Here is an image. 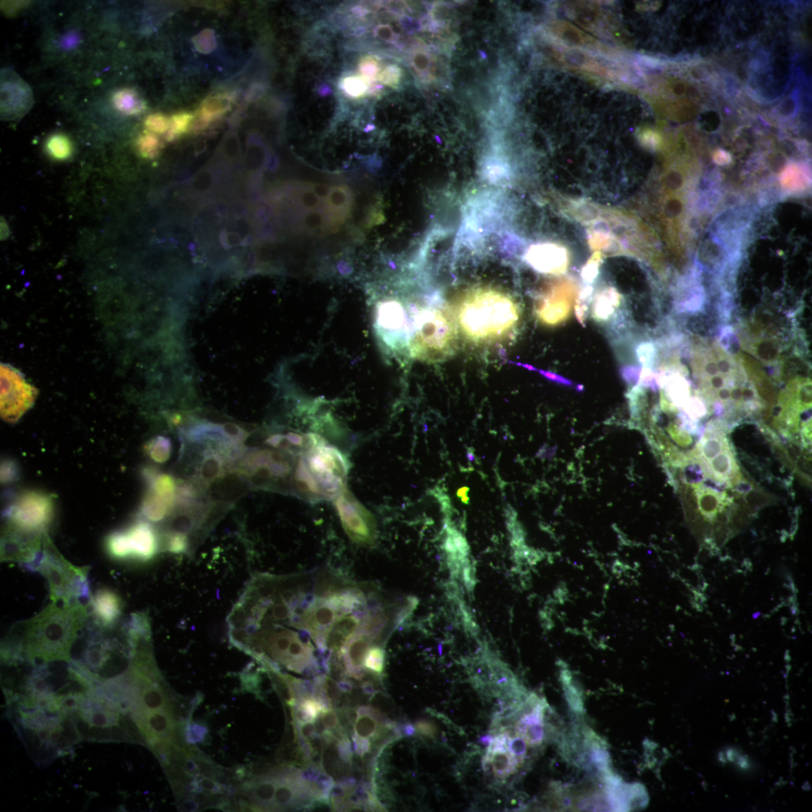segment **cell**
Segmentation results:
<instances>
[{
  "label": "cell",
  "mask_w": 812,
  "mask_h": 812,
  "mask_svg": "<svg viewBox=\"0 0 812 812\" xmlns=\"http://www.w3.org/2000/svg\"><path fill=\"white\" fill-rule=\"evenodd\" d=\"M452 309L465 338L480 346L511 340L522 318V308L513 297L488 287L467 290Z\"/></svg>",
  "instance_id": "cell-1"
},
{
  "label": "cell",
  "mask_w": 812,
  "mask_h": 812,
  "mask_svg": "<svg viewBox=\"0 0 812 812\" xmlns=\"http://www.w3.org/2000/svg\"><path fill=\"white\" fill-rule=\"evenodd\" d=\"M88 617V606L84 603L52 602L35 617L15 625L13 640L21 645L30 658L67 660Z\"/></svg>",
  "instance_id": "cell-2"
},
{
  "label": "cell",
  "mask_w": 812,
  "mask_h": 812,
  "mask_svg": "<svg viewBox=\"0 0 812 812\" xmlns=\"http://www.w3.org/2000/svg\"><path fill=\"white\" fill-rule=\"evenodd\" d=\"M411 336L408 351L415 360L439 364L451 359L459 349V328L452 307L439 301L409 311Z\"/></svg>",
  "instance_id": "cell-3"
},
{
  "label": "cell",
  "mask_w": 812,
  "mask_h": 812,
  "mask_svg": "<svg viewBox=\"0 0 812 812\" xmlns=\"http://www.w3.org/2000/svg\"><path fill=\"white\" fill-rule=\"evenodd\" d=\"M89 567H78L69 563L44 539L43 556L36 572L48 581L51 601L62 605L83 603L91 600Z\"/></svg>",
  "instance_id": "cell-4"
},
{
  "label": "cell",
  "mask_w": 812,
  "mask_h": 812,
  "mask_svg": "<svg viewBox=\"0 0 812 812\" xmlns=\"http://www.w3.org/2000/svg\"><path fill=\"white\" fill-rule=\"evenodd\" d=\"M302 454L322 500L333 498L345 490L349 462L340 451L320 436L310 434Z\"/></svg>",
  "instance_id": "cell-5"
},
{
  "label": "cell",
  "mask_w": 812,
  "mask_h": 812,
  "mask_svg": "<svg viewBox=\"0 0 812 812\" xmlns=\"http://www.w3.org/2000/svg\"><path fill=\"white\" fill-rule=\"evenodd\" d=\"M375 326L378 336L388 349L396 351L408 350L411 323L409 310L400 301L387 299L378 302Z\"/></svg>",
  "instance_id": "cell-6"
},
{
  "label": "cell",
  "mask_w": 812,
  "mask_h": 812,
  "mask_svg": "<svg viewBox=\"0 0 812 812\" xmlns=\"http://www.w3.org/2000/svg\"><path fill=\"white\" fill-rule=\"evenodd\" d=\"M1 416L7 422H17L35 403L38 390L10 364H1Z\"/></svg>",
  "instance_id": "cell-7"
},
{
  "label": "cell",
  "mask_w": 812,
  "mask_h": 812,
  "mask_svg": "<svg viewBox=\"0 0 812 812\" xmlns=\"http://www.w3.org/2000/svg\"><path fill=\"white\" fill-rule=\"evenodd\" d=\"M335 507L351 540L361 546H372L377 538V525L371 512L348 489L337 496Z\"/></svg>",
  "instance_id": "cell-8"
},
{
  "label": "cell",
  "mask_w": 812,
  "mask_h": 812,
  "mask_svg": "<svg viewBox=\"0 0 812 812\" xmlns=\"http://www.w3.org/2000/svg\"><path fill=\"white\" fill-rule=\"evenodd\" d=\"M54 506L49 496L31 491L22 494L8 511L10 525L23 531L43 533L51 522Z\"/></svg>",
  "instance_id": "cell-9"
},
{
  "label": "cell",
  "mask_w": 812,
  "mask_h": 812,
  "mask_svg": "<svg viewBox=\"0 0 812 812\" xmlns=\"http://www.w3.org/2000/svg\"><path fill=\"white\" fill-rule=\"evenodd\" d=\"M41 535L9 524L2 540V561L18 562L27 570L36 572L43 553Z\"/></svg>",
  "instance_id": "cell-10"
},
{
  "label": "cell",
  "mask_w": 812,
  "mask_h": 812,
  "mask_svg": "<svg viewBox=\"0 0 812 812\" xmlns=\"http://www.w3.org/2000/svg\"><path fill=\"white\" fill-rule=\"evenodd\" d=\"M2 120L17 121L25 117L34 106V93L29 84L11 69L1 70L0 80Z\"/></svg>",
  "instance_id": "cell-11"
},
{
  "label": "cell",
  "mask_w": 812,
  "mask_h": 812,
  "mask_svg": "<svg viewBox=\"0 0 812 812\" xmlns=\"http://www.w3.org/2000/svg\"><path fill=\"white\" fill-rule=\"evenodd\" d=\"M575 289L559 283L548 289L536 301L535 317L541 325L556 327L571 317L574 308Z\"/></svg>",
  "instance_id": "cell-12"
},
{
  "label": "cell",
  "mask_w": 812,
  "mask_h": 812,
  "mask_svg": "<svg viewBox=\"0 0 812 812\" xmlns=\"http://www.w3.org/2000/svg\"><path fill=\"white\" fill-rule=\"evenodd\" d=\"M546 706L535 695L526 699L515 712L519 717L515 722L514 732L522 738L527 745H541L546 737L545 711Z\"/></svg>",
  "instance_id": "cell-13"
},
{
  "label": "cell",
  "mask_w": 812,
  "mask_h": 812,
  "mask_svg": "<svg viewBox=\"0 0 812 812\" xmlns=\"http://www.w3.org/2000/svg\"><path fill=\"white\" fill-rule=\"evenodd\" d=\"M721 437H709L704 439V447L701 448L704 452L705 469L708 470L709 476L720 483H726L732 477V469L735 465L733 462L732 454L730 452L726 439L721 441Z\"/></svg>",
  "instance_id": "cell-14"
},
{
  "label": "cell",
  "mask_w": 812,
  "mask_h": 812,
  "mask_svg": "<svg viewBox=\"0 0 812 812\" xmlns=\"http://www.w3.org/2000/svg\"><path fill=\"white\" fill-rule=\"evenodd\" d=\"M525 259L533 269L548 275L564 273L568 267L565 250L553 244H540L531 246Z\"/></svg>",
  "instance_id": "cell-15"
},
{
  "label": "cell",
  "mask_w": 812,
  "mask_h": 812,
  "mask_svg": "<svg viewBox=\"0 0 812 812\" xmlns=\"http://www.w3.org/2000/svg\"><path fill=\"white\" fill-rule=\"evenodd\" d=\"M124 533L127 536L130 559L146 562L159 553V536L151 524L137 522Z\"/></svg>",
  "instance_id": "cell-16"
},
{
  "label": "cell",
  "mask_w": 812,
  "mask_h": 812,
  "mask_svg": "<svg viewBox=\"0 0 812 812\" xmlns=\"http://www.w3.org/2000/svg\"><path fill=\"white\" fill-rule=\"evenodd\" d=\"M94 623L106 628L117 625L122 613V601L119 596L108 588L100 589L91 597Z\"/></svg>",
  "instance_id": "cell-17"
},
{
  "label": "cell",
  "mask_w": 812,
  "mask_h": 812,
  "mask_svg": "<svg viewBox=\"0 0 812 812\" xmlns=\"http://www.w3.org/2000/svg\"><path fill=\"white\" fill-rule=\"evenodd\" d=\"M373 636L360 631L350 638L342 648L345 664L349 673L360 680L365 675L364 661L371 644Z\"/></svg>",
  "instance_id": "cell-18"
},
{
  "label": "cell",
  "mask_w": 812,
  "mask_h": 812,
  "mask_svg": "<svg viewBox=\"0 0 812 812\" xmlns=\"http://www.w3.org/2000/svg\"><path fill=\"white\" fill-rule=\"evenodd\" d=\"M231 102L232 97L223 93L205 100L199 110L200 128L207 127L225 115L231 108Z\"/></svg>",
  "instance_id": "cell-19"
},
{
  "label": "cell",
  "mask_w": 812,
  "mask_h": 812,
  "mask_svg": "<svg viewBox=\"0 0 812 812\" xmlns=\"http://www.w3.org/2000/svg\"><path fill=\"white\" fill-rule=\"evenodd\" d=\"M175 506V502L163 498L150 488L143 502L141 511L150 522H159L172 513Z\"/></svg>",
  "instance_id": "cell-20"
},
{
  "label": "cell",
  "mask_w": 812,
  "mask_h": 812,
  "mask_svg": "<svg viewBox=\"0 0 812 812\" xmlns=\"http://www.w3.org/2000/svg\"><path fill=\"white\" fill-rule=\"evenodd\" d=\"M113 102L118 111L128 115H138L146 108L145 102L137 92L130 89L117 91L113 97Z\"/></svg>",
  "instance_id": "cell-21"
},
{
  "label": "cell",
  "mask_w": 812,
  "mask_h": 812,
  "mask_svg": "<svg viewBox=\"0 0 812 812\" xmlns=\"http://www.w3.org/2000/svg\"><path fill=\"white\" fill-rule=\"evenodd\" d=\"M380 715L373 708L361 707L358 711L356 730L357 735L362 738L372 737L377 732Z\"/></svg>",
  "instance_id": "cell-22"
},
{
  "label": "cell",
  "mask_w": 812,
  "mask_h": 812,
  "mask_svg": "<svg viewBox=\"0 0 812 812\" xmlns=\"http://www.w3.org/2000/svg\"><path fill=\"white\" fill-rule=\"evenodd\" d=\"M46 151L55 161H67L73 153L72 141L64 134H55L46 143Z\"/></svg>",
  "instance_id": "cell-23"
},
{
  "label": "cell",
  "mask_w": 812,
  "mask_h": 812,
  "mask_svg": "<svg viewBox=\"0 0 812 812\" xmlns=\"http://www.w3.org/2000/svg\"><path fill=\"white\" fill-rule=\"evenodd\" d=\"M371 86V83L360 76H351L344 78L342 88L344 92L353 98H360L367 95Z\"/></svg>",
  "instance_id": "cell-24"
},
{
  "label": "cell",
  "mask_w": 812,
  "mask_h": 812,
  "mask_svg": "<svg viewBox=\"0 0 812 812\" xmlns=\"http://www.w3.org/2000/svg\"><path fill=\"white\" fill-rule=\"evenodd\" d=\"M194 116L188 113H180L173 115L170 120L167 139L171 141L176 139L190 128Z\"/></svg>",
  "instance_id": "cell-25"
},
{
  "label": "cell",
  "mask_w": 812,
  "mask_h": 812,
  "mask_svg": "<svg viewBox=\"0 0 812 812\" xmlns=\"http://www.w3.org/2000/svg\"><path fill=\"white\" fill-rule=\"evenodd\" d=\"M171 451L172 445L170 441L164 437H159L154 439L148 446V452L150 456L155 462L159 463H163L169 460Z\"/></svg>",
  "instance_id": "cell-26"
},
{
  "label": "cell",
  "mask_w": 812,
  "mask_h": 812,
  "mask_svg": "<svg viewBox=\"0 0 812 812\" xmlns=\"http://www.w3.org/2000/svg\"><path fill=\"white\" fill-rule=\"evenodd\" d=\"M137 148L141 156H143L144 159H152L160 152V140L153 134H145L138 139Z\"/></svg>",
  "instance_id": "cell-27"
},
{
  "label": "cell",
  "mask_w": 812,
  "mask_h": 812,
  "mask_svg": "<svg viewBox=\"0 0 812 812\" xmlns=\"http://www.w3.org/2000/svg\"><path fill=\"white\" fill-rule=\"evenodd\" d=\"M364 666L370 671L381 674L384 669V651L380 647L369 649L364 661Z\"/></svg>",
  "instance_id": "cell-28"
},
{
  "label": "cell",
  "mask_w": 812,
  "mask_h": 812,
  "mask_svg": "<svg viewBox=\"0 0 812 812\" xmlns=\"http://www.w3.org/2000/svg\"><path fill=\"white\" fill-rule=\"evenodd\" d=\"M196 49L199 52L209 54L216 49V42L214 33L211 30H204L194 39Z\"/></svg>",
  "instance_id": "cell-29"
},
{
  "label": "cell",
  "mask_w": 812,
  "mask_h": 812,
  "mask_svg": "<svg viewBox=\"0 0 812 812\" xmlns=\"http://www.w3.org/2000/svg\"><path fill=\"white\" fill-rule=\"evenodd\" d=\"M190 542L185 533H173L170 535L167 549L175 555L184 554L187 550Z\"/></svg>",
  "instance_id": "cell-30"
},
{
  "label": "cell",
  "mask_w": 812,
  "mask_h": 812,
  "mask_svg": "<svg viewBox=\"0 0 812 812\" xmlns=\"http://www.w3.org/2000/svg\"><path fill=\"white\" fill-rule=\"evenodd\" d=\"M146 126L148 130L162 134L170 129V121L162 114H154L147 117Z\"/></svg>",
  "instance_id": "cell-31"
},
{
  "label": "cell",
  "mask_w": 812,
  "mask_h": 812,
  "mask_svg": "<svg viewBox=\"0 0 812 812\" xmlns=\"http://www.w3.org/2000/svg\"><path fill=\"white\" fill-rule=\"evenodd\" d=\"M509 748L512 754L515 756L518 761L520 766L522 765L526 755V743L525 741L517 736L515 732H511L509 738Z\"/></svg>",
  "instance_id": "cell-32"
},
{
  "label": "cell",
  "mask_w": 812,
  "mask_h": 812,
  "mask_svg": "<svg viewBox=\"0 0 812 812\" xmlns=\"http://www.w3.org/2000/svg\"><path fill=\"white\" fill-rule=\"evenodd\" d=\"M360 73L362 77L365 78L370 83L375 82L378 78V72H380V67H378V62L373 58H366L362 60L360 65Z\"/></svg>",
  "instance_id": "cell-33"
},
{
  "label": "cell",
  "mask_w": 812,
  "mask_h": 812,
  "mask_svg": "<svg viewBox=\"0 0 812 812\" xmlns=\"http://www.w3.org/2000/svg\"><path fill=\"white\" fill-rule=\"evenodd\" d=\"M533 371L538 372L539 373L542 375L544 377H546L547 378V380H548L551 382L561 384H564L566 386H573V383L571 381L566 380V378H565L561 375H559L556 373H551L549 371H546V370L536 369L535 367L533 369Z\"/></svg>",
  "instance_id": "cell-34"
},
{
  "label": "cell",
  "mask_w": 812,
  "mask_h": 812,
  "mask_svg": "<svg viewBox=\"0 0 812 812\" xmlns=\"http://www.w3.org/2000/svg\"><path fill=\"white\" fill-rule=\"evenodd\" d=\"M80 37L75 33L69 34L62 38L60 45L62 49L69 50L76 48L80 43Z\"/></svg>",
  "instance_id": "cell-35"
},
{
  "label": "cell",
  "mask_w": 812,
  "mask_h": 812,
  "mask_svg": "<svg viewBox=\"0 0 812 812\" xmlns=\"http://www.w3.org/2000/svg\"><path fill=\"white\" fill-rule=\"evenodd\" d=\"M354 745H356V751L358 754L364 756L369 752L370 744L367 738H362L356 735L353 736Z\"/></svg>",
  "instance_id": "cell-36"
},
{
  "label": "cell",
  "mask_w": 812,
  "mask_h": 812,
  "mask_svg": "<svg viewBox=\"0 0 812 812\" xmlns=\"http://www.w3.org/2000/svg\"><path fill=\"white\" fill-rule=\"evenodd\" d=\"M417 730H419L423 735L428 736H434L437 733V729L432 723L428 721H420L416 725Z\"/></svg>",
  "instance_id": "cell-37"
},
{
  "label": "cell",
  "mask_w": 812,
  "mask_h": 812,
  "mask_svg": "<svg viewBox=\"0 0 812 812\" xmlns=\"http://www.w3.org/2000/svg\"><path fill=\"white\" fill-rule=\"evenodd\" d=\"M338 751L341 755V758L345 761H349L351 758V748L348 740H343L342 743L338 744Z\"/></svg>",
  "instance_id": "cell-38"
},
{
  "label": "cell",
  "mask_w": 812,
  "mask_h": 812,
  "mask_svg": "<svg viewBox=\"0 0 812 812\" xmlns=\"http://www.w3.org/2000/svg\"><path fill=\"white\" fill-rule=\"evenodd\" d=\"M322 721L324 723V726L327 728H334L338 723L336 715L328 710L324 711V713H323Z\"/></svg>",
  "instance_id": "cell-39"
},
{
  "label": "cell",
  "mask_w": 812,
  "mask_h": 812,
  "mask_svg": "<svg viewBox=\"0 0 812 812\" xmlns=\"http://www.w3.org/2000/svg\"><path fill=\"white\" fill-rule=\"evenodd\" d=\"M302 735L305 737L313 736V733L315 732V728L311 722H307L302 725L301 728Z\"/></svg>",
  "instance_id": "cell-40"
},
{
  "label": "cell",
  "mask_w": 812,
  "mask_h": 812,
  "mask_svg": "<svg viewBox=\"0 0 812 812\" xmlns=\"http://www.w3.org/2000/svg\"><path fill=\"white\" fill-rule=\"evenodd\" d=\"M105 717L102 714H98L94 717L93 722L96 725H102L105 723Z\"/></svg>",
  "instance_id": "cell-41"
},
{
  "label": "cell",
  "mask_w": 812,
  "mask_h": 812,
  "mask_svg": "<svg viewBox=\"0 0 812 812\" xmlns=\"http://www.w3.org/2000/svg\"><path fill=\"white\" fill-rule=\"evenodd\" d=\"M404 731H405L406 734L407 736H411L415 734V728L413 726V725L409 723V724L406 725Z\"/></svg>",
  "instance_id": "cell-42"
},
{
  "label": "cell",
  "mask_w": 812,
  "mask_h": 812,
  "mask_svg": "<svg viewBox=\"0 0 812 812\" xmlns=\"http://www.w3.org/2000/svg\"><path fill=\"white\" fill-rule=\"evenodd\" d=\"M1 226H2V227H1V232H2L1 238H2V240H5L8 236V234L5 233V229L8 231H9V228H8L5 222H2Z\"/></svg>",
  "instance_id": "cell-43"
},
{
  "label": "cell",
  "mask_w": 812,
  "mask_h": 812,
  "mask_svg": "<svg viewBox=\"0 0 812 812\" xmlns=\"http://www.w3.org/2000/svg\"><path fill=\"white\" fill-rule=\"evenodd\" d=\"M364 689L367 693H371L373 692V689L372 686L369 685V684H366V686H364Z\"/></svg>",
  "instance_id": "cell-44"
}]
</instances>
